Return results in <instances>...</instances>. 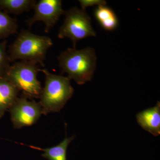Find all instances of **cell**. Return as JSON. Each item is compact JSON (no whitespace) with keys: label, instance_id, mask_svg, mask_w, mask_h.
I'll list each match as a JSON object with an SVG mask.
<instances>
[{"label":"cell","instance_id":"1","mask_svg":"<svg viewBox=\"0 0 160 160\" xmlns=\"http://www.w3.org/2000/svg\"><path fill=\"white\" fill-rule=\"evenodd\" d=\"M57 58L62 73H67V77L78 85H83L92 79L97 63L93 48H68L61 52Z\"/></svg>","mask_w":160,"mask_h":160},{"label":"cell","instance_id":"2","mask_svg":"<svg viewBox=\"0 0 160 160\" xmlns=\"http://www.w3.org/2000/svg\"><path fill=\"white\" fill-rule=\"evenodd\" d=\"M53 45L46 36L35 34L28 30H22L8 51L10 62L18 60L28 61L44 66L48 49Z\"/></svg>","mask_w":160,"mask_h":160},{"label":"cell","instance_id":"3","mask_svg":"<svg viewBox=\"0 0 160 160\" xmlns=\"http://www.w3.org/2000/svg\"><path fill=\"white\" fill-rule=\"evenodd\" d=\"M45 74V86L40 95L39 103L42 114L61 111L73 95L74 89L68 77L50 73L46 69H39Z\"/></svg>","mask_w":160,"mask_h":160},{"label":"cell","instance_id":"4","mask_svg":"<svg viewBox=\"0 0 160 160\" xmlns=\"http://www.w3.org/2000/svg\"><path fill=\"white\" fill-rule=\"evenodd\" d=\"M39 69L35 63L21 61L10 66L2 78L10 82L28 98H39L42 89L37 78Z\"/></svg>","mask_w":160,"mask_h":160},{"label":"cell","instance_id":"5","mask_svg":"<svg viewBox=\"0 0 160 160\" xmlns=\"http://www.w3.org/2000/svg\"><path fill=\"white\" fill-rule=\"evenodd\" d=\"M65 19L58 33L60 39L68 38L76 48L77 43L86 38L96 36L91 18L86 10L74 7L65 11Z\"/></svg>","mask_w":160,"mask_h":160},{"label":"cell","instance_id":"6","mask_svg":"<svg viewBox=\"0 0 160 160\" xmlns=\"http://www.w3.org/2000/svg\"><path fill=\"white\" fill-rule=\"evenodd\" d=\"M25 96L18 97L9 109L12 122L15 129H21L33 125L42 114V107L39 103L29 101Z\"/></svg>","mask_w":160,"mask_h":160},{"label":"cell","instance_id":"7","mask_svg":"<svg viewBox=\"0 0 160 160\" xmlns=\"http://www.w3.org/2000/svg\"><path fill=\"white\" fill-rule=\"evenodd\" d=\"M32 17L26 21L29 27L36 22L45 24L44 31L48 33L57 24L61 16L64 15L62 1L61 0H40L36 3Z\"/></svg>","mask_w":160,"mask_h":160},{"label":"cell","instance_id":"8","mask_svg":"<svg viewBox=\"0 0 160 160\" xmlns=\"http://www.w3.org/2000/svg\"><path fill=\"white\" fill-rule=\"evenodd\" d=\"M138 124L142 128L154 136L160 134V102L140 112L136 115Z\"/></svg>","mask_w":160,"mask_h":160},{"label":"cell","instance_id":"9","mask_svg":"<svg viewBox=\"0 0 160 160\" xmlns=\"http://www.w3.org/2000/svg\"><path fill=\"white\" fill-rule=\"evenodd\" d=\"M19 92L9 81L0 77V119L14 104Z\"/></svg>","mask_w":160,"mask_h":160},{"label":"cell","instance_id":"10","mask_svg":"<svg viewBox=\"0 0 160 160\" xmlns=\"http://www.w3.org/2000/svg\"><path fill=\"white\" fill-rule=\"evenodd\" d=\"M94 16L101 27L106 31H113L118 26L116 14L106 5L97 6L94 10Z\"/></svg>","mask_w":160,"mask_h":160},{"label":"cell","instance_id":"11","mask_svg":"<svg viewBox=\"0 0 160 160\" xmlns=\"http://www.w3.org/2000/svg\"><path fill=\"white\" fill-rule=\"evenodd\" d=\"M74 138V136L69 138L67 137V133H66V137L62 142L57 146L46 149H42L40 147L33 146H28L22 143L20 144L28 146L32 149L44 152V153L42 154V156L48 160H66L67 148L72 141Z\"/></svg>","mask_w":160,"mask_h":160},{"label":"cell","instance_id":"12","mask_svg":"<svg viewBox=\"0 0 160 160\" xmlns=\"http://www.w3.org/2000/svg\"><path fill=\"white\" fill-rule=\"evenodd\" d=\"M35 0H0V9L6 13L20 15L33 9Z\"/></svg>","mask_w":160,"mask_h":160},{"label":"cell","instance_id":"13","mask_svg":"<svg viewBox=\"0 0 160 160\" xmlns=\"http://www.w3.org/2000/svg\"><path fill=\"white\" fill-rule=\"evenodd\" d=\"M18 26L15 18L0 9V39H4L17 32Z\"/></svg>","mask_w":160,"mask_h":160},{"label":"cell","instance_id":"14","mask_svg":"<svg viewBox=\"0 0 160 160\" xmlns=\"http://www.w3.org/2000/svg\"><path fill=\"white\" fill-rule=\"evenodd\" d=\"M7 41L0 42V77H3L10 67V62L7 51Z\"/></svg>","mask_w":160,"mask_h":160},{"label":"cell","instance_id":"15","mask_svg":"<svg viewBox=\"0 0 160 160\" xmlns=\"http://www.w3.org/2000/svg\"><path fill=\"white\" fill-rule=\"evenodd\" d=\"M78 2L81 6V9L83 10H86L88 7L106 5L107 4L106 1L104 0H79Z\"/></svg>","mask_w":160,"mask_h":160}]
</instances>
